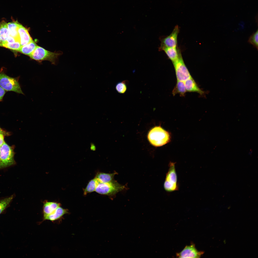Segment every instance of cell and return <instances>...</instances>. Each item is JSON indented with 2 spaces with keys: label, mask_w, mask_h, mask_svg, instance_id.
<instances>
[{
  "label": "cell",
  "mask_w": 258,
  "mask_h": 258,
  "mask_svg": "<svg viewBox=\"0 0 258 258\" xmlns=\"http://www.w3.org/2000/svg\"><path fill=\"white\" fill-rule=\"evenodd\" d=\"M147 138L149 142L153 146L158 147L163 146L170 140L169 133L160 126H155L149 132Z\"/></svg>",
  "instance_id": "6da1fadb"
},
{
  "label": "cell",
  "mask_w": 258,
  "mask_h": 258,
  "mask_svg": "<svg viewBox=\"0 0 258 258\" xmlns=\"http://www.w3.org/2000/svg\"><path fill=\"white\" fill-rule=\"evenodd\" d=\"M20 76L10 77L0 71V86L6 91H12L25 95L19 82Z\"/></svg>",
  "instance_id": "7a4b0ae2"
},
{
  "label": "cell",
  "mask_w": 258,
  "mask_h": 258,
  "mask_svg": "<svg viewBox=\"0 0 258 258\" xmlns=\"http://www.w3.org/2000/svg\"><path fill=\"white\" fill-rule=\"evenodd\" d=\"M125 186L113 180L106 183H99L95 191L97 193L102 195H106L111 197L118 192L124 189Z\"/></svg>",
  "instance_id": "3957f363"
},
{
  "label": "cell",
  "mask_w": 258,
  "mask_h": 258,
  "mask_svg": "<svg viewBox=\"0 0 258 258\" xmlns=\"http://www.w3.org/2000/svg\"><path fill=\"white\" fill-rule=\"evenodd\" d=\"M175 164V163L170 162L169 164V168L166 174L163 184L164 189L168 192L177 191L179 189V185Z\"/></svg>",
  "instance_id": "277c9868"
},
{
  "label": "cell",
  "mask_w": 258,
  "mask_h": 258,
  "mask_svg": "<svg viewBox=\"0 0 258 258\" xmlns=\"http://www.w3.org/2000/svg\"><path fill=\"white\" fill-rule=\"evenodd\" d=\"M14 155L12 147L5 142L0 147V169L15 164Z\"/></svg>",
  "instance_id": "5b68a950"
},
{
  "label": "cell",
  "mask_w": 258,
  "mask_h": 258,
  "mask_svg": "<svg viewBox=\"0 0 258 258\" xmlns=\"http://www.w3.org/2000/svg\"><path fill=\"white\" fill-rule=\"evenodd\" d=\"M59 55V53L49 51L37 46L29 56L32 59L36 60H48L54 64L56 59Z\"/></svg>",
  "instance_id": "8992f818"
},
{
  "label": "cell",
  "mask_w": 258,
  "mask_h": 258,
  "mask_svg": "<svg viewBox=\"0 0 258 258\" xmlns=\"http://www.w3.org/2000/svg\"><path fill=\"white\" fill-rule=\"evenodd\" d=\"M172 63L177 80L184 81L192 77L184 63L181 54L178 59Z\"/></svg>",
  "instance_id": "52a82bcc"
},
{
  "label": "cell",
  "mask_w": 258,
  "mask_h": 258,
  "mask_svg": "<svg viewBox=\"0 0 258 258\" xmlns=\"http://www.w3.org/2000/svg\"><path fill=\"white\" fill-rule=\"evenodd\" d=\"M203 251H199L195 248V245L192 244L186 246L182 251L177 254L180 258H199L204 253Z\"/></svg>",
  "instance_id": "ba28073f"
},
{
  "label": "cell",
  "mask_w": 258,
  "mask_h": 258,
  "mask_svg": "<svg viewBox=\"0 0 258 258\" xmlns=\"http://www.w3.org/2000/svg\"><path fill=\"white\" fill-rule=\"evenodd\" d=\"M179 31V27L176 26L170 34L161 39V44L167 47H177V38Z\"/></svg>",
  "instance_id": "9c48e42d"
},
{
  "label": "cell",
  "mask_w": 258,
  "mask_h": 258,
  "mask_svg": "<svg viewBox=\"0 0 258 258\" xmlns=\"http://www.w3.org/2000/svg\"><path fill=\"white\" fill-rule=\"evenodd\" d=\"M159 50L164 51L172 63L176 61L181 54L180 50L177 48L165 46L161 44Z\"/></svg>",
  "instance_id": "30bf717a"
},
{
  "label": "cell",
  "mask_w": 258,
  "mask_h": 258,
  "mask_svg": "<svg viewBox=\"0 0 258 258\" xmlns=\"http://www.w3.org/2000/svg\"><path fill=\"white\" fill-rule=\"evenodd\" d=\"M18 31L20 42L22 46L27 44L32 40L27 29L20 24Z\"/></svg>",
  "instance_id": "8fae6325"
},
{
  "label": "cell",
  "mask_w": 258,
  "mask_h": 258,
  "mask_svg": "<svg viewBox=\"0 0 258 258\" xmlns=\"http://www.w3.org/2000/svg\"><path fill=\"white\" fill-rule=\"evenodd\" d=\"M184 82L187 92H195L201 95L204 94V91L199 87L192 77Z\"/></svg>",
  "instance_id": "7c38bea8"
},
{
  "label": "cell",
  "mask_w": 258,
  "mask_h": 258,
  "mask_svg": "<svg viewBox=\"0 0 258 258\" xmlns=\"http://www.w3.org/2000/svg\"><path fill=\"white\" fill-rule=\"evenodd\" d=\"M69 213L68 210L67 209H64L60 206L52 213L43 217V220L54 221L60 219L65 214Z\"/></svg>",
  "instance_id": "4fadbf2b"
},
{
  "label": "cell",
  "mask_w": 258,
  "mask_h": 258,
  "mask_svg": "<svg viewBox=\"0 0 258 258\" xmlns=\"http://www.w3.org/2000/svg\"><path fill=\"white\" fill-rule=\"evenodd\" d=\"M61 206V204L59 203L47 201H44L43 207V217L52 213Z\"/></svg>",
  "instance_id": "5bb4252c"
},
{
  "label": "cell",
  "mask_w": 258,
  "mask_h": 258,
  "mask_svg": "<svg viewBox=\"0 0 258 258\" xmlns=\"http://www.w3.org/2000/svg\"><path fill=\"white\" fill-rule=\"evenodd\" d=\"M20 24V23L17 21H13L7 23V28L9 35L19 42L18 30Z\"/></svg>",
  "instance_id": "9a60e30c"
},
{
  "label": "cell",
  "mask_w": 258,
  "mask_h": 258,
  "mask_svg": "<svg viewBox=\"0 0 258 258\" xmlns=\"http://www.w3.org/2000/svg\"><path fill=\"white\" fill-rule=\"evenodd\" d=\"M117 174L116 172L111 173L99 172L97 173L95 177L99 183H106L114 180V176Z\"/></svg>",
  "instance_id": "2e32d148"
},
{
  "label": "cell",
  "mask_w": 258,
  "mask_h": 258,
  "mask_svg": "<svg viewBox=\"0 0 258 258\" xmlns=\"http://www.w3.org/2000/svg\"><path fill=\"white\" fill-rule=\"evenodd\" d=\"M186 92L184 82L177 80L176 86L172 91L173 95L175 96L178 94L182 97H183L185 95Z\"/></svg>",
  "instance_id": "e0dca14e"
},
{
  "label": "cell",
  "mask_w": 258,
  "mask_h": 258,
  "mask_svg": "<svg viewBox=\"0 0 258 258\" xmlns=\"http://www.w3.org/2000/svg\"><path fill=\"white\" fill-rule=\"evenodd\" d=\"M37 45L32 40L27 44L22 46L18 51L29 56L35 49Z\"/></svg>",
  "instance_id": "ac0fdd59"
},
{
  "label": "cell",
  "mask_w": 258,
  "mask_h": 258,
  "mask_svg": "<svg viewBox=\"0 0 258 258\" xmlns=\"http://www.w3.org/2000/svg\"><path fill=\"white\" fill-rule=\"evenodd\" d=\"M99 183L95 177L90 180L86 187L83 189L84 195H86L88 193L95 191L96 188Z\"/></svg>",
  "instance_id": "d6986e66"
},
{
  "label": "cell",
  "mask_w": 258,
  "mask_h": 258,
  "mask_svg": "<svg viewBox=\"0 0 258 258\" xmlns=\"http://www.w3.org/2000/svg\"><path fill=\"white\" fill-rule=\"evenodd\" d=\"M9 35L7 28V23L4 21L0 22V36L3 43L6 42Z\"/></svg>",
  "instance_id": "ffe728a7"
},
{
  "label": "cell",
  "mask_w": 258,
  "mask_h": 258,
  "mask_svg": "<svg viewBox=\"0 0 258 258\" xmlns=\"http://www.w3.org/2000/svg\"><path fill=\"white\" fill-rule=\"evenodd\" d=\"M20 42L17 41L12 43L5 42L3 43L2 46L11 49L18 51L22 47Z\"/></svg>",
  "instance_id": "44dd1931"
},
{
  "label": "cell",
  "mask_w": 258,
  "mask_h": 258,
  "mask_svg": "<svg viewBox=\"0 0 258 258\" xmlns=\"http://www.w3.org/2000/svg\"><path fill=\"white\" fill-rule=\"evenodd\" d=\"M13 196L0 200V215L9 204L13 198Z\"/></svg>",
  "instance_id": "7402d4cb"
},
{
  "label": "cell",
  "mask_w": 258,
  "mask_h": 258,
  "mask_svg": "<svg viewBox=\"0 0 258 258\" xmlns=\"http://www.w3.org/2000/svg\"><path fill=\"white\" fill-rule=\"evenodd\" d=\"M248 42L252 44L254 47L258 49V31L254 33L249 38Z\"/></svg>",
  "instance_id": "603a6c76"
},
{
  "label": "cell",
  "mask_w": 258,
  "mask_h": 258,
  "mask_svg": "<svg viewBox=\"0 0 258 258\" xmlns=\"http://www.w3.org/2000/svg\"><path fill=\"white\" fill-rule=\"evenodd\" d=\"M126 81L119 82L116 85L115 88L117 91L119 93L124 94L126 91L127 87Z\"/></svg>",
  "instance_id": "cb8c5ba5"
},
{
  "label": "cell",
  "mask_w": 258,
  "mask_h": 258,
  "mask_svg": "<svg viewBox=\"0 0 258 258\" xmlns=\"http://www.w3.org/2000/svg\"><path fill=\"white\" fill-rule=\"evenodd\" d=\"M6 91L0 86V102L2 101Z\"/></svg>",
  "instance_id": "d4e9b609"
},
{
  "label": "cell",
  "mask_w": 258,
  "mask_h": 258,
  "mask_svg": "<svg viewBox=\"0 0 258 258\" xmlns=\"http://www.w3.org/2000/svg\"><path fill=\"white\" fill-rule=\"evenodd\" d=\"M17 41H18L15 38L9 35L7 38L6 42L9 43H12Z\"/></svg>",
  "instance_id": "484cf974"
},
{
  "label": "cell",
  "mask_w": 258,
  "mask_h": 258,
  "mask_svg": "<svg viewBox=\"0 0 258 258\" xmlns=\"http://www.w3.org/2000/svg\"><path fill=\"white\" fill-rule=\"evenodd\" d=\"M5 142L4 140V135L0 134V147Z\"/></svg>",
  "instance_id": "4316f807"
},
{
  "label": "cell",
  "mask_w": 258,
  "mask_h": 258,
  "mask_svg": "<svg viewBox=\"0 0 258 258\" xmlns=\"http://www.w3.org/2000/svg\"><path fill=\"white\" fill-rule=\"evenodd\" d=\"M0 134H1L3 135H9V133L8 132H6L2 130L0 128Z\"/></svg>",
  "instance_id": "83f0119b"
},
{
  "label": "cell",
  "mask_w": 258,
  "mask_h": 258,
  "mask_svg": "<svg viewBox=\"0 0 258 258\" xmlns=\"http://www.w3.org/2000/svg\"><path fill=\"white\" fill-rule=\"evenodd\" d=\"M3 42L2 41L1 38L0 36V46H2Z\"/></svg>",
  "instance_id": "f1b7e54d"
}]
</instances>
